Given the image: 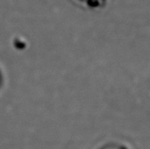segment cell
I'll return each mask as SVG.
<instances>
[{
	"mask_svg": "<svg viewBox=\"0 0 150 149\" xmlns=\"http://www.w3.org/2000/svg\"><path fill=\"white\" fill-rule=\"evenodd\" d=\"M86 1L88 2V3H92L94 5V4H96V3H101L103 0H86Z\"/></svg>",
	"mask_w": 150,
	"mask_h": 149,
	"instance_id": "obj_2",
	"label": "cell"
},
{
	"mask_svg": "<svg viewBox=\"0 0 150 149\" xmlns=\"http://www.w3.org/2000/svg\"><path fill=\"white\" fill-rule=\"evenodd\" d=\"M100 149H127V148L124 145H122V144L108 143V144H105V145H104V146H102Z\"/></svg>",
	"mask_w": 150,
	"mask_h": 149,
	"instance_id": "obj_1",
	"label": "cell"
}]
</instances>
